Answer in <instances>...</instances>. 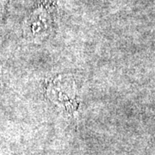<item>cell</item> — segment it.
<instances>
[{"label":"cell","instance_id":"1","mask_svg":"<svg viewBox=\"0 0 155 155\" xmlns=\"http://www.w3.org/2000/svg\"><path fill=\"white\" fill-rule=\"evenodd\" d=\"M6 0H0V18L3 16V13L5 11V7Z\"/></svg>","mask_w":155,"mask_h":155}]
</instances>
